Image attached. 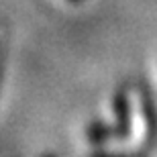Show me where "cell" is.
<instances>
[{"label":"cell","mask_w":157,"mask_h":157,"mask_svg":"<svg viewBox=\"0 0 157 157\" xmlns=\"http://www.w3.org/2000/svg\"><path fill=\"white\" fill-rule=\"evenodd\" d=\"M67 2H74V4H80V2H84V0H67Z\"/></svg>","instance_id":"5b68a950"},{"label":"cell","mask_w":157,"mask_h":157,"mask_svg":"<svg viewBox=\"0 0 157 157\" xmlns=\"http://www.w3.org/2000/svg\"><path fill=\"white\" fill-rule=\"evenodd\" d=\"M86 137H88V141H90V145L100 149V147L106 145L108 139L112 137V127L106 124L104 121H92L86 128Z\"/></svg>","instance_id":"3957f363"},{"label":"cell","mask_w":157,"mask_h":157,"mask_svg":"<svg viewBox=\"0 0 157 157\" xmlns=\"http://www.w3.org/2000/svg\"><path fill=\"white\" fill-rule=\"evenodd\" d=\"M112 114H114V122H112V137L117 141H124L133 133V117H131V100H128V92L124 88L117 90L112 96Z\"/></svg>","instance_id":"6da1fadb"},{"label":"cell","mask_w":157,"mask_h":157,"mask_svg":"<svg viewBox=\"0 0 157 157\" xmlns=\"http://www.w3.org/2000/svg\"><path fill=\"white\" fill-rule=\"evenodd\" d=\"M4 67H6V49L2 47V51H0V88L4 82Z\"/></svg>","instance_id":"277c9868"},{"label":"cell","mask_w":157,"mask_h":157,"mask_svg":"<svg viewBox=\"0 0 157 157\" xmlns=\"http://www.w3.org/2000/svg\"><path fill=\"white\" fill-rule=\"evenodd\" d=\"M139 98H141V112L145 118V139H143L141 153H145L151 151L157 143V106L153 100L151 88L145 84H139Z\"/></svg>","instance_id":"7a4b0ae2"}]
</instances>
